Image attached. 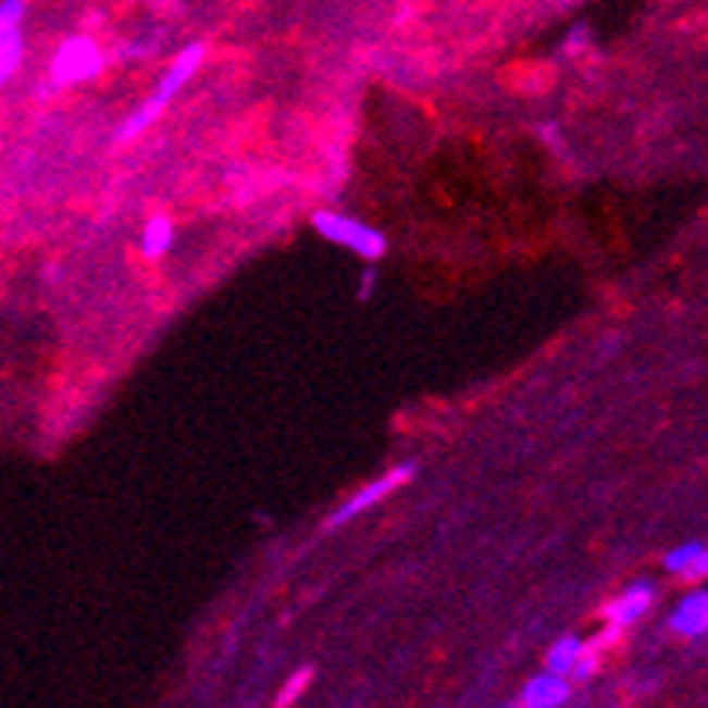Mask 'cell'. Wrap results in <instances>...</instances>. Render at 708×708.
<instances>
[{
  "mask_svg": "<svg viewBox=\"0 0 708 708\" xmlns=\"http://www.w3.org/2000/svg\"><path fill=\"white\" fill-rule=\"evenodd\" d=\"M314 232H319L322 239H330L336 246H344V250L358 253L369 264L380 261V257L387 253L384 232H376L373 224L355 221V218H347V213H336V210H319V213H314Z\"/></svg>",
  "mask_w": 708,
  "mask_h": 708,
  "instance_id": "obj_1",
  "label": "cell"
},
{
  "mask_svg": "<svg viewBox=\"0 0 708 708\" xmlns=\"http://www.w3.org/2000/svg\"><path fill=\"white\" fill-rule=\"evenodd\" d=\"M101 73V48L91 37H70L51 59V80L59 87L87 84Z\"/></svg>",
  "mask_w": 708,
  "mask_h": 708,
  "instance_id": "obj_2",
  "label": "cell"
},
{
  "mask_svg": "<svg viewBox=\"0 0 708 708\" xmlns=\"http://www.w3.org/2000/svg\"><path fill=\"white\" fill-rule=\"evenodd\" d=\"M412 477H415V463H398L395 470H387L384 477H376V481H369L365 488H358L355 496L340 506V510H333V517L325 521V527H340L347 521H355V517H362L365 510H373L376 502H384L387 496H395L401 485H409Z\"/></svg>",
  "mask_w": 708,
  "mask_h": 708,
  "instance_id": "obj_3",
  "label": "cell"
},
{
  "mask_svg": "<svg viewBox=\"0 0 708 708\" xmlns=\"http://www.w3.org/2000/svg\"><path fill=\"white\" fill-rule=\"evenodd\" d=\"M202 59H207V48H202V44H188V48L171 62V70L160 76V87H156V95H152L156 105H163V109L171 105V101L182 95V87L199 73Z\"/></svg>",
  "mask_w": 708,
  "mask_h": 708,
  "instance_id": "obj_4",
  "label": "cell"
},
{
  "mask_svg": "<svg viewBox=\"0 0 708 708\" xmlns=\"http://www.w3.org/2000/svg\"><path fill=\"white\" fill-rule=\"evenodd\" d=\"M655 597H658L655 582H633L622 597H614L611 604H607V622H611L614 629H625V625L639 622V618L650 611Z\"/></svg>",
  "mask_w": 708,
  "mask_h": 708,
  "instance_id": "obj_5",
  "label": "cell"
},
{
  "mask_svg": "<svg viewBox=\"0 0 708 708\" xmlns=\"http://www.w3.org/2000/svg\"><path fill=\"white\" fill-rule=\"evenodd\" d=\"M669 629H672L676 636H683V639H698V636H705V629H708V593H705V589L687 593V597H683L676 607H672Z\"/></svg>",
  "mask_w": 708,
  "mask_h": 708,
  "instance_id": "obj_6",
  "label": "cell"
},
{
  "mask_svg": "<svg viewBox=\"0 0 708 708\" xmlns=\"http://www.w3.org/2000/svg\"><path fill=\"white\" fill-rule=\"evenodd\" d=\"M571 698V680L557 676V672H543V676L527 680V687L521 691V705L527 708H560Z\"/></svg>",
  "mask_w": 708,
  "mask_h": 708,
  "instance_id": "obj_7",
  "label": "cell"
},
{
  "mask_svg": "<svg viewBox=\"0 0 708 708\" xmlns=\"http://www.w3.org/2000/svg\"><path fill=\"white\" fill-rule=\"evenodd\" d=\"M666 568L672 571V575H680V579H687V582L705 579V571H708V549H705V543H683L676 549H669Z\"/></svg>",
  "mask_w": 708,
  "mask_h": 708,
  "instance_id": "obj_8",
  "label": "cell"
},
{
  "mask_svg": "<svg viewBox=\"0 0 708 708\" xmlns=\"http://www.w3.org/2000/svg\"><path fill=\"white\" fill-rule=\"evenodd\" d=\"M171 246H174V221L166 213H156L141 232V253L149 261H160V257L171 253Z\"/></svg>",
  "mask_w": 708,
  "mask_h": 708,
  "instance_id": "obj_9",
  "label": "cell"
},
{
  "mask_svg": "<svg viewBox=\"0 0 708 708\" xmlns=\"http://www.w3.org/2000/svg\"><path fill=\"white\" fill-rule=\"evenodd\" d=\"M22 51H26L22 26H0V87L15 76V70L22 65Z\"/></svg>",
  "mask_w": 708,
  "mask_h": 708,
  "instance_id": "obj_10",
  "label": "cell"
},
{
  "mask_svg": "<svg viewBox=\"0 0 708 708\" xmlns=\"http://www.w3.org/2000/svg\"><path fill=\"white\" fill-rule=\"evenodd\" d=\"M582 650H586V644H582L579 636L557 639V644L549 647V655H546V669L557 672V676H571V669H575V661L582 658Z\"/></svg>",
  "mask_w": 708,
  "mask_h": 708,
  "instance_id": "obj_11",
  "label": "cell"
},
{
  "mask_svg": "<svg viewBox=\"0 0 708 708\" xmlns=\"http://www.w3.org/2000/svg\"><path fill=\"white\" fill-rule=\"evenodd\" d=\"M26 18V0H0V26H22Z\"/></svg>",
  "mask_w": 708,
  "mask_h": 708,
  "instance_id": "obj_12",
  "label": "cell"
},
{
  "mask_svg": "<svg viewBox=\"0 0 708 708\" xmlns=\"http://www.w3.org/2000/svg\"><path fill=\"white\" fill-rule=\"evenodd\" d=\"M308 680H311V672H300V676H294L286 683V691L278 694V705H289L297 698V694H303V687H308Z\"/></svg>",
  "mask_w": 708,
  "mask_h": 708,
  "instance_id": "obj_13",
  "label": "cell"
},
{
  "mask_svg": "<svg viewBox=\"0 0 708 708\" xmlns=\"http://www.w3.org/2000/svg\"><path fill=\"white\" fill-rule=\"evenodd\" d=\"M373 289H376V268H365V272H362V283H358V297L369 300V297H373Z\"/></svg>",
  "mask_w": 708,
  "mask_h": 708,
  "instance_id": "obj_14",
  "label": "cell"
}]
</instances>
